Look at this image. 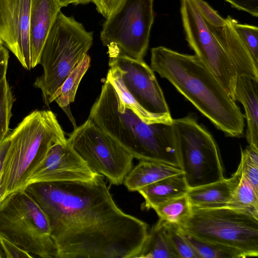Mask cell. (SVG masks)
Here are the masks:
<instances>
[{
	"label": "cell",
	"mask_w": 258,
	"mask_h": 258,
	"mask_svg": "<svg viewBox=\"0 0 258 258\" xmlns=\"http://www.w3.org/2000/svg\"><path fill=\"white\" fill-rule=\"evenodd\" d=\"M164 222L168 237L179 257L201 258L184 238L176 225Z\"/></svg>",
	"instance_id": "29"
},
{
	"label": "cell",
	"mask_w": 258,
	"mask_h": 258,
	"mask_svg": "<svg viewBox=\"0 0 258 258\" xmlns=\"http://www.w3.org/2000/svg\"><path fill=\"white\" fill-rule=\"evenodd\" d=\"M154 0H123L104 22L100 39L125 55L143 60L148 48L155 13Z\"/></svg>",
	"instance_id": "11"
},
{
	"label": "cell",
	"mask_w": 258,
	"mask_h": 258,
	"mask_svg": "<svg viewBox=\"0 0 258 258\" xmlns=\"http://www.w3.org/2000/svg\"><path fill=\"white\" fill-rule=\"evenodd\" d=\"M61 7H66L70 4V0H57Z\"/></svg>",
	"instance_id": "37"
},
{
	"label": "cell",
	"mask_w": 258,
	"mask_h": 258,
	"mask_svg": "<svg viewBox=\"0 0 258 258\" xmlns=\"http://www.w3.org/2000/svg\"><path fill=\"white\" fill-rule=\"evenodd\" d=\"M47 217L34 199L21 189L7 196L0 207V235L31 254L56 258Z\"/></svg>",
	"instance_id": "8"
},
{
	"label": "cell",
	"mask_w": 258,
	"mask_h": 258,
	"mask_svg": "<svg viewBox=\"0 0 258 258\" xmlns=\"http://www.w3.org/2000/svg\"><path fill=\"white\" fill-rule=\"evenodd\" d=\"M0 243L7 258H32L33 256L16 244L0 235Z\"/></svg>",
	"instance_id": "31"
},
{
	"label": "cell",
	"mask_w": 258,
	"mask_h": 258,
	"mask_svg": "<svg viewBox=\"0 0 258 258\" xmlns=\"http://www.w3.org/2000/svg\"><path fill=\"white\" fill-rule=\"evenodd\" d=\"M182 173L181 168L171 164L141 160L128 173L123 183L129 191H138L160 179Z\"/></svg>",
	"instance_id": "20"
},
{
	"label": "cell",
	"mask_w": 258,
	"mask_h": 258,
	"mask_svg": "<svg viewBox=\"0 0 258 258\" xmlns=\"http://www.w3.org/2000/svg\"><path fill=\"white\" fill-rule=\"evenodd\" d=\"M137 257H179L168 237L163 220L159 219L148 232L146 239Z\"/></svg>",
	"instance_id": "22"
},
{
	"label": "cell",
	"mask_w": 258,
	"mask_h": 258,
	"mask_svg": "<svg viewBox=\"0 0 258 258\" xmlns=\"http://www.w3.org/2000/svg\"><path fill=\"white\" fill-rule=\"evenodd\" d=\"M230 20L235 31L243 42L255 62L258 64V28L256 26L240 24L230 16Z\"/></svg>",
	"instance_id": "28"
},
{
	"label": "cell",
	"mask_w": 258,
	"mask_h": 258,
	"mask_svg": "<svg viewBox=\"0 0 258 258\" xmlns=\"http://www.w3.org/2000/svg\"><path fill=\"white\" fill-rule=\"evenodd\" d=\"M10 144L9 134L0 144V178L2 175L4 162Z\"/></svg>",
	"instance_id": "35"
},
{
	"label": "cell",
	"mask_w": 258,
	"mask_h": 258,
	"mask_svg": "<svg viewBox=\"0 0 258 258\" xmlns=\"http://www.w3.org/2000/svg\"><path fill=\"white\" fill-rule=\"evenodd\" d=\"M185 39L195 55L210 71L235 101L238 74L232 60L199 13L192 0H180Z\"/></svg>",
	"instance_id": "12"
},
{
	"label": "cell",
	"mask_w": 258,
	"mask_h": 258,
	"mask_svg": "<svg viewBox=\"0 0 258 258\" xmlns=\"http://www.w3.org/2000/svg\"><path fill=\"white\" fill-rule=\"evenodd\" d=\"M225 19L226 23L220 27L211 26L206 23L232 60L238 76H247L258 82V64L233 28L230 16Z\"/></svg>",
	"instance_id": "16"
},
{
	"label": "cell",
	"mask_w": 258,
	"mask_h": 258,
	"mask_svg": "<svg viewBox=\"0 0 258 258\" xmlns=\"http://www.w3.org/2000/svg\"><path fill=\"white\" fill-rule=\"evenodd\" d=\"M3 201V190L2 186V182L0 178V207Z\"/></svg>",
	"instance_id": "38"
},
{
	"label": "cell",
	"mask_w": 258,
	"mask_h": 258,
	"mask_svg": "<svg viewBox=\"0 0 258 258\" xmlns=\"http://www.w3.org/2000/svg\"><path fill=\"white\" fill-rule=\"evenodd\" d=\"M24 189L47 217L56 258H136L148 236V224L117 206L101 174Z\"/></svg>",
	"instance_id": "1"
},
{
	"label": "cell",
	"mask_w": 258,
	"mask_h": 258,
	"mask_svg": "<svg viewBox=\"0 0 258 258\" xmlns=\"http://www.w3.org/2000/svg\"><path fill=\"white\" fill-rule=\"evenodd\" d=\"M4 47V43L3 41L0 39V50L2 49V48Z\"/></svg>",
	"instance_id": "40"
},
{
	"label": "cell",
	"mask_w": 258,
	"mask_h": 258,
	"mask_svg": "<svg viewBox=\"0 0 258 258\" xmlns=\"http://www.w3.org/2000/svg\"><path fill=\"white\" fill-rule=\"evenodd\" d=\"M5 257L4 252L2 248L1 245L0 243V258Z\"/></svg>",
	"instance_id": "39"
},
{
	"label": "cell",
	"mask_w": 258,
	"mask_h": 258,
	"mask_svg": "<svg viewBox=\"0 0 258 258\" xmlns=\"http://www.w3.org/2000/svg\"><path fill=\"white\" fill-rule=\"evenodd\" d=\"M177 225L202 241L233 248L245 257L258 256V218L228 207L199 209Z\"/></svg>",
	"instance_id": "7"
},
{
	"label": "cell",
	"mask_w": 258,
	"mask_h": 258,
	"mask_svg": "<svg viewBox=\"0 0 258 258\" xmlns=\"http://www.w3.org/2000/svg\"><path fill=\"white\" fill-rule=\"evenodd\" d=\"M237 169L258 192V150L250 146L244 150H241Z\"/></svg>",
	"instance_id": "27"
},
{
	"label": "cell",
	"mask_w": 258,
	"mask_h": 258,
	"mask_svg": "<svg viewBox=\"0 0 258 258\" xmlns=\"http://www.w3.org/2000/svg\"><path fill=\"white\" fill-rule=\"evenodd\" d=\"M96 174L67 141L56 144L49 150L29 177L26 187L42 182L87 181Z\"/></svg>",
	"instance_id": "13"
},
{
	"label": "cell",
	"mask_w": 258,
	"mask_h": 258,
	"mask_svg": "<svg viewBox=\"0 0 258 258\" xmlns=\"http://www.w3.org/2000/svg\"><path fill=\"white\" fill-rule=\"evenodd\" d=\"M241 176L237 169L229 178L189 188L186 195L191 207L214 209L226 207Z\"/></svg>",
	"instance_id": "17"
},
{
	"label": "cell",
	"mask_w": 258,
	"mask_h": 258,
	"mask_svg": "<svg viewBox=\"0 0 258 258\" xmlns=\"http://www.w3.org/2000/svg\"><path fill=\"white\" fill-rule=\"evenodd\" d=\"M61 8L57 0H32L29 25L32 69L39 64L45 42Z\"/></svg>",
	"instance_id": "15"
},
{
	"label": "cell",
	"mask_w": 258,
	"mask_h": 258,
	"mask_svg": "<svg viewBox=\"0 0 258 258\" xmlns=\"http://www.w3.org/2000/svg\"><path fill=\"white\" fill-rule=\"evenodd\" d=\"M153 209L159 219L176 225L183 223L192 214L191 206L186 195L169 200Z\"/></svg>",
	"instance_id": "24"
},
{
	"label": "cell",
	"mask_w": 258,
	"mask_h": 258,
	"mask_svg": "<svg viewBox=\"0 0 258 258\" xmlns=\"http://www.w3.org/2000/svg\"><path fill=\"white\" fill-rule=\"evenodd\" d=\"M32 0H0V39L27 70L32 69L29 38Z\"/></svg>",
	"instance_id": "14"
},
{
	"label": "cell",
	"mask_w": 258,
	"mask_h": 258,
	"mask_svg": "<svg viewBox=\"0 0 258 258\" xmlns=\"http://www.w3.org/2000/svg\"><path fill=\"white\" fill-rule=\"evenodd\" d=\"M226 207L245 212L258 218V192L242 174Z\"/></svg>",
	"instance_id": "23"
},
{
	"label": "cell",
	"mask_w": 258,
	"mask_h": 258,
	"mask_svg": "<svg viewBox=\"0 0 258 258\" xmlns=\"http://www.w3.org/2000/svg\"><path fill=\"white\" fill-rule=\"evenodd\" d=\"M67 141L90 168L110 184H122L133 168V156L89 118L74 128Z\"/></svg>",
	"instance_id": "10"
},
{
	"label": "cell",
	"mask_w": 258,
	"mask_h": 258,
	"mask_svg": "<svg viewBox=\"0 0 258 258\" xmlns=\"http://www.w3.org/2000/svg\"><path fill=\"white\" fill-rule=\"evenodd\" d=\"M98 127L138 160L181 168L171 123H147L120 98L107 80L89 116Z\"/></svg>",
	"instance_id": "3"
},
{
	"label": "cell",
	"mask_w": 258,
	"mask_h": 258,
	"mask_svg": "<svg viewBox=\"0 0 258 258\" xmlns=\"http://www.w3.org/2000/svg\"><path fill=\"white\" fill-rule=\"evenodd\" d=\"M14 101L11 88L5 78L0 83V144L8 135Z\"/></svg>",
	"instance_id": "26"
},
{
	"label": "cell",
	"mask_w": 258,
	"mask_h": 258,
	"mask_svg": "<svg viewBox=\"0 0 258 258\" xmlns=\"http://www.w3.org/2000/svg\"><path fill=\"white\" fill-rule=\"evenodd\" d=\"M179 230L201 258L245 257L241 252L233 248L202 241Z\"/></svg>",
	"instance_id": "25"
},
{
	"label": "cell",
	"mask_w": 258,
	"mask_h": 258,
	"mask_svg": "<svg viewBox=\"0 0 258 258\" xmlns=\"http://www.w3.org/2000/svg\"><path fill=\"white\" fill-rule=\"evenodd\" d=\"M199 13L205 21L210 26L220 27L226 23V19L204 0H192Z\"/></svg>",
	"instance_id": "30"
},
{
	"label": "cell",
	"mask_w": 258,
	"mask_h": 258,
	"mask_svg": "<svg viewBox=\"0 0 258 258\" xmlns=\"http://www.w3.org/2000/svg\"><path fill=\"white\" fill-rule=\"evenodd\" d=\"M106 80L121 100L147 123H171L168 106L154 71L144 60L132 58L114 46H107Z\"/></svg>",
	"instance_id": "5"
},
{
	"label": "cell",
	"mask_w": 258,
	"mask_h": 258,
	"mask_svg": "<svg viewBox=\"0 0 258 258\" xmlns=\"http://www.w3.org/2000/svg\"><path fill=\"white\" fill-rule=\"evenodd\" d=\"M93 43V33L73 17L61 11L57 15L43 46L39 64L43 73L34 86L41 90L48 107L53 97L77 64L87 54Z\"/></svg>",
	"instance_id": "6"
},
{
	"label": "cell",
	"mask_w": 258,
	"mask_h": 258,
	"mask_svg": "<svg viewBox=\"0 0 258 258\" xmlns=\"http://www.w3.org/2000/svg\"><path fill=\"white\" fill-rule=\"evenodd\" d=\"M9 138L10 144L1 176L3 200L14 191L24 189L29 177L49 150L67 141L55 115L45 110L29 114Z\"/></svg>",
	"instance_id": "4"
},
{
	"label": "cell",
	"mask_w": 258,
	"mask_h": 258,
	"mask_svg": "<svg viewBox=\"0 0 258 258\" xmlns=\"http://www.w3.org/2000/svg\"><path fill=\"white\" fill-rule=\"evenodd\" d=\"M238 10L248 13L254 17H258V0H224Z\"/></svg>",
	"instance_id": "33"
},
{
	"label": "cell",
	"mask_w": 258,
	"mask_h": 258,
	"mask_svg": "<svg viewBox=\"0 0 258 258\" xmlns=\"http://www.w3.org/2000/svg\"><path fill=\"white\" fill-rule=\"evenodd\" d=\"M90 2H92V0H70V4H73L75 5L80 4H87Z\"/></svg>",
	"instance_id": "36"
},
{
	"label": "cell",
	"mask_w": 258,
	"mask_h": 258,
	"mask_svg": "<svg viewBox=\"0 0 258 258\" xmlns=\"http://www.w3.org/2000/svg\"><path fill=\"white\" fill-rule=\"evenodd\" d=\"M150 67L167 80L228 137L244 134V115L210 71L195 55L160 46L151 50Z\"/></svg>",
	"instance_id": "2"
},
{
	"label": "cell",
	"mask_w": 258,
	"mask_h": 258,
	"mask_svg": "<svg viewBox=\"0 0 258 258\" xmlns=\"http://www.w3.org/2000/svg\"><path fill=\"white\" fill-rule=\"evenodd\" d=\"M181 168L189 188L224 178L218 145L192 114L173 119L171 123Z\"/></svg>",
	"instance_id": "9"
},
{
	"label": "cell",
	"mask_w": 258,
	"mask_h": 258,
	"mask_svg": "<svg viewBox=\"0 0 258 258\" xmlns=\"http://www.w3.org/2000/svg\"><path fill=\"white\" fill-rule=\"evenodd\" d=\"M258 82L245 76H238L236 81L235 100L244 108L247 123L246 139L249 146L258 150Z\"/></svg>",
	"instance_id": "18"
},
{
	"label": "cell",
	"mask_w": 258,
	"mask_h": 258,
	"mask_svg": "<svg viewBox=\"0 0 258 258\" xmlns=\"http://www.w3.org/2000/svg\"><path fill=\"white\" fill-rule=\"evenodd\" d=\"M90 56L86 54L69 74L53 97V101H55L64 112L74 128L77 126L70 105L75 101L78 88L90 66Z\"/></svg>",
	"instance_id": "21"
},
{
	"label": "cell",
	"mask_w": 258,
	"mask_h": 258,
	"mask_svg": "<svg viewBox=\"0 0 258 258\" xmlns=\"http://www.w3.org/2000/svg\"><path fill=\"white\" fill-rule=\"evenodd\" d=\"M123 0H92L96 10L106 19L121 5Z\"/></svg>",
	"instance_id": "32"
},
{
	"label": "cell",
	"mask_w": 258,
	"mask_h": 258,
	"mask_svg": "<svg viewBox=\"0 0 258 258\" xmlns=\"http://www.w3.org/2000/svg\"><path fill=\"white\" fill-rule=\"evenodd\" d=\"M188 189L182 173L160 179L138 191L145 200L142 209L149 210L169 200L186 195Z\"/></svg>",
	"instance_id": "19"
},
{
	"label": "cell",
	"mask_w": 258,
	"mask_h": 258,
	"mask_svg": "<svg viewBox=\"0 0 258 258\" xmlns=\"http://www.w3.org/2000/svg\"><path fill=\"white\" fill-rule=\"evenodd\" d=\"M9 58V51L4 46L0 50V83L6 78Z\"/></svg>",
	"instance_id": "34"
}]
</instances>
